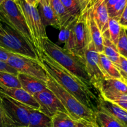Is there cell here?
I'll list each match as a JSON object with an SVG mask.
<instances>
[{
	"instance_id": "41",
	"label": "cell",
	"mask_w": 127,
	"mask_h": 127,
	"mask_svg": "<svg viewBox=\"0 0 127 127\" xmlns=\"http://www.w3.org/2000/svg\"><path fill=\"white\" fill-rule=\"evenodd\" d=\"M4 31L3 27H2V24L0 22V34H2Z\"/></svg>"
},
{
	"instance_id": "6",
	"label": "cell",
	"mask_w": 127,
	"mask_h": 127,
	"mask_svg": "<svg viewBox=\"0 0 127 127\" xmlns=\"http://www.w3.org/2000/svg\"><path fill=\"white\" fill-rule=\"evenodd\" d=\"M4 31L0 34V46L9 52L39 60L35 47L17 31L2 24Z\"/></svg>"
},
{
	"instance_id": "35",
	"label": "cell",
	"mask_w": 127,
	"mask_h": 127,
	"mask_svg": "<svg viewBox=\"0 0 127 127\" xmlns=\"http://www.w3.org/2000/svg\"><path fill=\"white\" fill-rule=\"evenodd\" d=\"M12 52L0 46V61L6 62Z\"/></svg>"
},
{
	"instance_id": "45",
	"label": "cell",
	"mask_w": 127,
	"mask_h": 127,
	"mask_svg": "<svg viewBox=\"0 0 127 127\" xmlns=\"http://www.w3.org/2000/svg\"><path fill=\"white\" fill-rule=\"evenodd\" d=\"M3 1H4V0H0V4H1V2H2Z\"/></svg>"
},
{
	"instance_id": "19",
	"label": "cell",
	"mask_w": 127,
	"mask_h": 127,
	"mask_svg": "<svg viewBox=\"0 0 127 127\" xmlns=\"http://www.w3.org/2000/svg\"><path fill=\"white\" fill-rule=\"evenodd\" d=\"M98 91L99 93L108 92L127 95V83L125 81L115 78L104 79L100 82Z\"/></svg>"
},
{
	"instance_id": "4",
	"label": "cell",
	"mask_w": 127,
	"mask_h": 127,
	"mask_svg": "<svg viewBox=\"0 0 127 127\" xmlns=\"http://www.w3.org/2000/svg\"><path fill=\"white\" fill-rule=\"evenodd\" d=\"M25 17L33 39V45L40 60L43 53V41L47 37L45 26L43 24L37 7L29 4L26 0H15Z\"/></svg>"
},
{
	"instance_id": "29",
	"label": "cell",
	"mask_w": 127,
	"mask_h": 127,
	"mask_svg": "<svg viewBox=\"0 0 127 127\" xmlns=\"http://www.w3.org/2000/svg\"><path fill=\"white\" fill-rule=\"evenodd\" d=\"M68 13L74 18H78L81 14L83 7L78 0H60Z\"/></svg>"
},
{
	"instance_id": "37",
	"label": "cell",
	"mask_w": 127,
	"mask_h": 127,
	"mask_svg": "<svg viewBox=\"0 0 127 127\" xmlns=\"http://www.w3.org/2000/svg\"><path fill=\"white\" fill-rule=\"evenodd\" d=\"M119 0H104L105 1V4H106V6L107 7V9H108L110 8L111 7H112L115 3L119 1Z\"/></svg>"
},
{
	"instance_id": "47",
	"label": "cell",
	"mask_w": 127,
	"mask_h": 127,
	"mask_svg": "<svg viewBox=\"0 0 127 127\" xmlns=\"http://www.w3.org/2000/svg\"><path fill=\"white\" fill-rule=\"evenodd\" d=\"M93 127V123H92V127Z\"/></svg>"
},
{
	"instance_id": "38",
	"label": "cell",
	"mask_w": 127,
	"mask_h": 127,
	"mask_svg": "<svg viewBox=\"0 0 127 127\" xmlns=\"http://www.w3.org/2000/svg\"><path fill=\"white\" fill-rule=\"evenodd\" d=\"M95 1H96V0H88L86 2V4L85 7H84V10L82 11V12H85V11H86L88 9L90 8V7L93 6V4L95 2Z\"/></svg>"
},
{
	"instance_id": "43",
	"label": "cell",
	"mask_w": 127,
	"mask_h": 127,
	"mask_svg": "<svg viewBox=\"0 0 127 127\" xmlns=\"http://www.w3.org/2000/svg\"><path fill=\"white\" fill-rule=\"evenodd\" d=\"M93 127H100L99 125H98L97 123H96V122H95V123H93Z\"/></svg>"
},
{
	"instance_id": "39",
	"label": "cell",
	"mask_w": 127,
	"mask_h": 127,
	"mask_svg": "<svg viewBox=\"0 0 127 127\" xmlns=\"http://www.w3.org/2000/svg\"><path fill=\"white\" fill-rule=\"evenodd\" d=\"M26 1L27 2H28L29 4H30L31 5H32V6L37 7V5H38V0H26Z\"/></svg>"
},
{
	"instance_id": "24",
	"label": "cell",
	"mask_w": 127,
	"mask_h": 127,
	"mask_svg": "<svg viewBox=\"0 0 127 127\" xmlns=\"http://www.w3.org/2000/svg\"><path fill=\"white\" fill-rule=\"evenodd\" d=\"M96 123L100 127H125L119 120L103 110L95 113Z\"/></svg>"
},
{
	"instance_id": "2",
	"label": "cell",
	"mask_w": 127,
	"mask_h": 127,
	"mask_svg": "<svg viewBox=\"0 0 127 127\" xmlns=\"http://www.w3.org/2000/svg\"><path fill=\"white\" fill-rule=\"evenodd\" d=\"M43 52L55 62L81 80L91 88L99 92L92 85L83 59L77 56L73 52L60 47L57 44L51 41L48 37L43 40Z\"/></svg>"
},
{
	"instance_id": "13",
	"label": "cell",
	"mask_w": 127,
	"mask_h": 127,
	"mask_svg": "<svg viewBox=\"0 0 127 127\" xmlns=\"http://www.w3.org/2000/svg\"><path fill=\"white\" fill-rule=\"evenodd\" d=\"M89 9L91 10L94 21L99 30L104 34L107 31L109 20V12L105 1L104 0H96Z\"/></svg>"
},
{
	"instance_id": "10",
	"label": "cell",
	"mask_w": 127,
	"mask_h": 127,
	"mask_svg": "<svg viewBox=\"0 0 127 127\" xmlns=\"http://www.w3.org/2000/svg\"><path fill=\"white\" fill-rule=\"evenodd\" d=\"M33 97L39 105L38 110L48 117L52 118L58 112H63L68 114L61 101L48 88L40 93H36Z\"/></svg>"
},
{
	"instance_id": "32",
	"label": "cell",
	"mask_w": 127,
	"mask_h": 127,
	"mask_svg": "<svg viewBox=\"0 0 127 127\" xmlns=\"http://www.w3.org/2000/svg\"><path fill=\"white\" fill-rule=\"evenodd\" d=\"M0 127H15L5 112L2 99L0 96Z\"/></svg>"
},
{
	"instance_id": "15",
	"label": "cell",
	"mask_w": 127,
	"mask_h": 127,
	"mask_svg": "<svg viewBox=\"0 0 127 127\" xmlns=\"http://www.w3.org/2000/svg\"><path fill=\"white\" fill-rule=\"evenodd\" d=\"M17 78L21 84V88L33 96L48 88L46 82L28 75L19 73Z\"/></svg>"
},
{
	"instance_id": "26",
	"label": "cell",
	"mask_w": 127,
	"mask_h": 127,
	"mask_svg": "<svg viewBox=\"0 0 127 127\" xmlns=\"http://www.w3.org/2000/svg\"><path fill=\"white\" fill-rule=\"evenodd\" d=\"M121 29L122 26L119 23V20L109 17L107 31L102 36L109 38L112 42L117 46Z\"/></svg>"
},
{
	"instance_id": "44",
	"label": "cell",
	"mask_w": 127,
	"mask_h": 127,
	"mask_svg": "<svg viewBox=\"0 0 127 127\" xmlns=\"http://www.w3.org/2000/svg\"><path fill=\"white\" fill-rule=\"evenodd\" d=\"M78 1H79V2H81V5H82V7H83V4H82V1H81V0H78Z\"/></svg>"
},
{
	"instance_id": "3",
	"label": "cell",
	"mask_w": 127,
	"mask_h": 127,
	"mask_svg": "<svg viewBox=\"0 0 127 127\" xmlns=\"http://www.w3.org/2000/svg\"><path fill=\"white\" fill-rule=\"evenodd\" d=\"M46 84L47 87L51 90L61 101L68 114L73 119L90 123L96 122L95 113L84 106L73 95L63 88L49 74Z\"/></svg>"
},
{
	"instance_id": "20",
	"label": "cell",
	"mask_w": 127,
	"mask_h": 127,
	"mask_svg": "<svg viewBox=\"0 0 127 127\" xmlns=\"http://www.w3.org/2000/svg\"><path fill=\"white\" fill-rule=\"evenodd\" d=\"M51 6L57 16L60 29L66 27L77 18H74L68 12L60 0H49Z\"/></svg>"
},
{
	"instance_id": "34",
	"label": "cell",
	"mask_w": 127,
	"mask_h": 127,
	"mask_svg": "<svg viewBox=\"0 0 127 127\" xmlns=\"http://www.w3.org/2000/svg\"><path fill=\"white\" fill-rule=\"evenodd\" d=\"M0 71L9 72L15 75H17L19 73V72L15 68L7 64V62H2V61H0Z\"/></svg>"
},
{
	"instance_id": "9",
	"label": "cell",
	"mask_w": 127,
	"mask_h": 127,
	"mask_svg": "<svg viewBox=\"0 0 127 127\" xmlns=\"http://www.w3.org/2000/svg\"><path fill=\"white\" fill-rule=\"evenodd\" d=\"M83 60L92 85L98 90L100 82L105 78L99 67V53L97 51L92 41L89 42L86 48Z\"/></svg>"
},
{
	"instance_id": "31",
	"label": "cell",
	"mask_w": 127,
	"mask_h": 127,
	"mask_svg": "<svg viewBox=\"0 0 127 127\" xmlns=\"http://www.w3.org/2000/svg\"><path fill=\"white\" fill-rule=\"evenodd\" d=\"M127 4V0H119L112 7L108 9L109 17L120 19L123 11Z\"/></svg>"
},
{
	"instance_id": "36",
	"label": "cell",
	"mask_w": 127,
	"mask_h": 127,
	"mask_svg": "<svg viewBox=\"0 0 127 127\" xmlns=\"http://www.w3.org/2000/svg\"><path fill=\"white\" fill-rule=\"evenodd\" d=\"M119 23L122 27L127 29V4L119 19Z\"/></svg>"
},
{
	"instance_id": "7",
	"label": "cell",
	"mask_w": 127,
	"mask_h": 127,
	"mask_svg": "<svg viewBox=\"0 0 127 127\" xmlns=\"http://www.w3.org/2000/svg\"><path fill=\"white\" fill-rule=\"evenodd\" d=\"M6 62L19 73L32 76L45 82L48 80V72L39 60L12 53Z\"/></svg>"
},
{
	"instance_id": "12",
	"label": "cell",
	"mask_w": 127,
	"mask_h": 127,
	"mask_svg": "<svg viewBox=\"0 0 127 127\" xmlns=\"http://www.w3.org/2000/svg\"><path fill=\"white\" fill-rule=\"evenodd\" d=\"M0 93L5 94L15 100L24 103L33 109H39V105L34 97L22 88H10L0 86Z\"/></svg>"
},
{
	"instance_id": "42",
	"label": "cell",
	"mask_w": 127,
	"mask_h": 127,
	"mask_svg": "<svg viewBox=\"0 0 127 127\" xmlns=\"http://www.w3.org/2000/svg\"><path fill=\"white\" fill-rule=\"evenodd\" d=\"M92 127V123H86V124L82 127Z\"/></svg>"
},
{
	"instance_id": "30",
	"label": "cell",
	"mask_w": 127,
	"mask_h": 127,
	"mask_svg": "<svg viewBox=\"0 0 127 127\" xmlns=\"http://www.w3.org/2000/svg\"><path fill=\"white\" fill-rule=\"evenodd\" d=\"M116 46L120 56L127 59V32L124 27H122Z\"/></svg>"
},
{
	"instance_id": "23",
	"label": "cell",
	"mask_w": 127,
	"mask_h": 127,
	"mask_svg": "<svg viewBox=\"0 0 127 127\" xmlns=\"http://www.w3.org/2000/svg\"><path fill=\"white\" fill-rule=\"evenodd\" d=\"M28 127H53L52 118L38 110L31 109L29 110Z\"/></svg>"
},
{
	"instance_id": "25",
	"label": "cell",
	"mask_w": 127,
	"mask_h": 127,
	"mask_svg": "<svg viewBox=\"0 0 127 127\" xmlns=\"http://www.w3.org/2000/svg\"><path fill=\"white\" fill-rule=\"evenodd\" d=\"M104 49L102 53L114 63L119 68L120 62V55L117 46L110 41L109 38L104 37Z\"/></svg>"
},
{
	"instance_id": "17",
	"label": "cell",
	"mask_w": 127,
	"mask_h": 127,
	"mask_svg": "<svg viewBox=\"0 0 127 127\" xmlns=\"http://www.w3.org/2000/svg\"><path fill=\"white\" fill-rule=\"evenodd\" d=\"M103 110L119 120L125 127H127V110L113 102L100 98L99 110Z\"/></svg>"
},
{
	"instance_id": "27",
	"label": "cell",
	"mask_w": 127,
	"mask_h": 127,
	"mask_svg": "<svg viewBox=\"0 0 127 127\" xmlns=\"http://www.w3.org/2000/svg\"><path fill=\"white\" fill-rule=\"evenodd\" d=\"M100 97L115 103L127 110V95L105 92L100 93Z\"/></svg>"
},
{
	"instance_id": "33",
	"label": "cell",
	"mask_w": 127,
	"mask_h": 127,
	"mask_svg": "<svg viewBox=\"0 0 127 127\" xmlns=\"http://www.w3.org/2000/svg\"><path fill=\"white\" fill-rule=\"evenodd\" d=\"M119 70L120 71L124 80H127V59L120 56V65L119 67Z\"/></svg>"
},
{
	"instance_id": "48",
	"label": "cell",
	"mask_w": 127,
	"mask_h": 127,
	"mask_svg": "<svg viewBox=\"0 0 127 127\" xmlns=\"http://www.w3.org/2000/svg\"><path fill=\"white\" fill-rule=\"evenodd\" d=\"M126 30H127V29H126Z\"/></svg>"
},
{
	"instance_id": "21",
	"label": "cell",
	"mask_w": 127,
	"mask_h": 127,
	"mask_svg": "<svg viewBox=\"0 0 127 127\" xmlns=\"http://www.w3.org/2000/svg\"><path fill=\"white\" fill-rule=\"evenodd\" d=\"M53 127H82L88 122L73 119L68 114L58 112L52 117Z\"/></svg>"
},
{
	"instance_id": "11",
	"label": "cell",
	"mask_w": 127,
	"mask_h": 127,
	"mask_svg": "<svg viewBox=\"0 0 127 127\" xmlns=\"http://www.w3.org/2000/svg\"><path fill=\"white\" fill-rule=\"evenodd\" d=\"M75 47L73 54L83 59L86 48L91 41L85 13L82 12L76 19L74 25Z\"/></svg>"
},
{
	"instance_id": "49",
	"label": "cell",
	"mask_w": 127,
	"mask_h": 127,
	"mask_svg": "<svg viewBox=\"0 0 127 127\" xmlns=\"http://www.w3.org/2000/svg\"><path fill=\"white\" fill-rule=\"evenodd\" d=\"M14 1H15V0H14Z\"/></svg>"
},
{
	"instance_id": "16",
	"label": "cell",
	"mask_w": 127,
	"mask_h": 127,
	"mask_svg": "<svg viewBox=\"0 0 127 127\" xmlns=\"http://www.w3.org/2000/svg\"><path fill=\"white\" fill-rule=\"evenodd\" d=\"M40 15L44 26H51L57 29H60L57 16L51 6L49 0H38L37 8Z\"/></svg>"
},
{
	"instance_id": "14",
	"label": "cell",
	"mask_w": 127,
	"mask_h": 127,
	"mask_svg": "<svg viewBox=\"0 0 127 127\" xmlns=\"http://www.w3.org/2000/svg\"><path fill=\"white\" fill-rule=\"evenodd\" d=\"M83 13H85L86 14L87 24L91 41L94 44L97 51L99 53H102L104 49V37L94 21L91 10L89 9Z\"/></svg>"
},
{
	"instance_id": "40",
	"label": "cell",
	"mask_w": 127,
	"mask_h": 127,
	"mask_svg": "<svg viewBox=\"0 0 127 127\" xmlns=\"http://www.w3.org/2000/svg\"><path fill=\"white\" fill-rule=\"evenodd\" d=\"M81 1H82V4H83V11L84 9V7H85L86 4V2L88 0H81Z\"/></svg>"
},
{
	"instance_id": "8",
	"label": "cell",
	"mask_w": 127,
	"mask_h": 127,
	"mask_svg": "<svg viewBox=\"0 0 127 127\" xmlns=\"http://www.w3.org/2000/svg\"><path fill=\"white\" fill-rule=\"evenodd\" d=\"M5 112L15 127H28L29 110L33 108L0 93Z\"/></svg>"
},
{
	"instance_id": "5",
	"label": "cell",
	"mask_w": 127,
	"mask_h": 127,
	"mask_svg": "<svg viewBox=\"0 0 127 127\" xmlns=\"http://www.w3.org/2000/svg\"><path fill=\"white\" fill-rule=\"evenodd\" d=\"M0 22L17 31L34 46L33 39L24 16L16 1L4 0L0 4Z\"/></svg>"
},
{
	"instance_id": "22",
	"label": "cell",
	"mask_w": 127,
	"mask_h": 127,
	"mask_svg": "<svg viewBox=\"0 0 127 127\" xmlns=\"http://www.w3.org/2000/svg\"><path fill=\"white\" fill-rule=\"evenodd\" d=\"M76 20V19L69 24L67 26L60 29V32L58 37L59 41L62 43L64 44V48L73 53L75 47L74 25Z\"/></svg>"
},
{
	"instance_id": "28",
	"label": "cell",
	"mask_w": 127,
	"mask_h": 127,
	"mask_svg": "<svg viewBox=\"0 0 127 127\" xmlns=\"http://www.w3.org/2000/svg\"><path fill=\"white\" fill-rule=\"evenodd\" d=\"M0 86L10 88H21L17 75L3 71H0Z\"/></svg>"
},
{
	"instance_id": "46",
	"label": "cell",
	"mask_w": 127,
	"mask_h": 127,
	"mask_svg": "<svg viewBox=\"0 0 127 127\" xmlns=\"http://www.w3.org/2000/svg\"><path fill=\"white\" fill-rule=\"evenodd\" d=\"M125 82H126V83H127V80H125Z\"/></svg>"
},
{
	"instance_id": "18",
	"label": "cell",
	"mask_w": 127,
	"mask_h": 127,
	"mask_svg": "<svg viewBox=\"0 0 127 127\" xmlns=\"http://www.w3.org/2000/svg\"><path fill=\"white\" fill-rule=\"evenodd\" d=\"M99 64L105 79L115 78L125 81L118 67L103 53H99Z\"/></svg>"
},
{
	"instance_id": "1",
	"label": "cell",
	"mask_w": 127,
	"mask_h": 127,
	"mask_svg": "<svg viewBox=\"0 0 127 127\" xmlns=\"http://www.w3.org/2000/svg\"><path fill=\"white\" fill-rule=\"evenodd\" d=\"M40 61L48 74L63 88L94 113L99 110L100 98L99 92L88 87L44 52L41 56Z\"/></svg>"
}]
</instances>
